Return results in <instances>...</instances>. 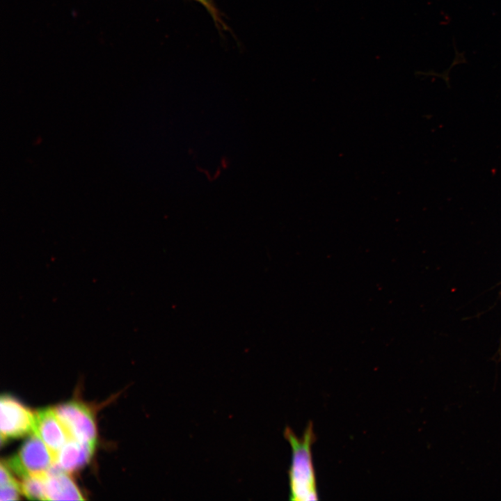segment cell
Instances as JSON below:
<instances>
[{
  "label": "cell",
  "mask_w": 501,
  "mask_h": 501,
  "mask_svg": "<svg viewBox=\"0 0 501 501\" xmlns=\"http://www.w3.org/2000/svg\"><path fill=\"white\" fill-rule=\"evenodd\" d=\"M47 500H83L82 494L69 475L56 463L45 478Z\"/></svg>",
  "instance_id": "8992f818"
},
{
  "label": "cell",
  "mask_w": 501,
  "mask_h": 501,
  "mask_svg": "<svg viewBox=\"0 0 501 501\" xmlns=\"http://www.w3.org/2000/svg\"><path fill=\"white\" fill-rule=\"evenodd\" d=\"M45 478L35 476L22 478L21 493L30 500H47Z\"/></svg>",
  "instance_id": "ba28073f"
},
{
  "label": "cell",
  "mask_w": 501,
  "mask_h": 501,
  "mask_svg": "<svg viewBox=\"0 0 501 501\" xmlns=\"http://www.w3.org/2000/svg\"><path fill=\"white\" fill-rule=\"evenodd\" d=\"M196 1L200 3L207 10V11L211 14V15L213 17L215 22H217L218 24H222L218 11L216 8V7L212 0H196Z\"/></svg>",
  "instance_id": "30bf717a"
},
{
  "label": "cell",
  "mask_w": 501,
  "mask_h": 501,
  "mask_svg": "<svg viewBox=\"0 0 501 501\" xmlns=\"http://www.w3.org/2000/svg\"><path fill=\"white\" fill-rule=\"evenodd\" d=\"M0 484L1 486L16 480L11 475L8 468L3 462L0 468Z\"/></svg>",
  "instance_id": "8fae6325"
},
{
  "label": "cell",
  "mask_w": 501,
  "mask_h": 501,
  "mask_svg": "<svg viewBox=\"0 0 501 501\" xmlns=\"http://www.w3.org/2000/svg\"><path fill=\"white\" fill-rule=\"evenodd\" d=\"M56 463L45 443L33 433L19 452L9 460L8 465L17 475L24 478L45 477Z\"/></svg>",
  "instance_id": "7a4b0ae2"
},
{
  "label": "cell",
  "mask_w": 501,
  "mask_h": 501,
  "mask_svg": "<svg viewBox=\"0 0 501 501\" xmlns=\"http://www.w3.org/2000/svg\"><path fill=\"white\" fill-rule=\"evenodd\" d=\"M284 436L289 443L292 451L289 470V500H318L312 455V445L316 439L312 423L308 424L301 438H298L289 427L285 429Z\"/></svg>",
  "instance_id": "6da1fadb"
},
{
  "label": "cell",
  "mask_w": 501,
  "mask_h": 501,
  "mask_svg": "<svg viewBox=\"0 0 501 501\" xmlns=\"http://www.w3.org/2000/svg\"><path fill=\"white\" fill-rule=\"evenodd\" d=\"M21 493L20 483L17 480L1 486L0 500L9 501L19 500Z\"/></svg>",
  "instance_id": "9c48e42d"
},
{
  "label": "cell",
  "mask_w": 501,
  "mask_h": 501,
  "mask_svg": "<svg viewBox=\"0 0 501 501\" xmlns=\"http://www.w3.org/2000/svg\"><path fill=\"white\" fill-rule=\"evenodd\" d=\"M95 443L69 439L61 449L56 464L66 472L75 471L88 462Z\"/></svg>",
  "instance_id": "52a82bcc"
},
{
  "label": "cell",
  "mask_w": 501,
  "mask_h": 501,
  "mask_svg": "<svg viewBox=\"0 0 501 501\" xmlns=\"http://www.w3.org/2000/svg\"><path fill=\"white\" fill-rule=\"evenodd\" d=\"M54 410L70 439L95 443L97 430L93 416L84 404L77 401L62 404Z\"/></svg>",
  "instance_id": "3957f363"
},
{
  "label": "cell",
  "mask_w": 501,
  "mask_h": 501,
  "mask_svg": "<svg viewBox=\"0 0 501 501\" xmlns=\"http://www.w3.org/2000/svg\"><path fill=\"white\" fill-rule=\"evenodd\" d=\"M1 440L33 432L35 413L14 398L3 395L0 400Z\"/></svg>",
  "instance_id": "277c9868"
},
{
  "label": "cell",
  "mask_w": 501,
  "mask_h": 501,
  "mask_svg": "<svg viewBox=\"0 0 501 501\" xmlns=\"http://www.w3.org/2000/svg\"><path fill=\"white\" fill-rule=\"evenodd\" d=\"M39 436L51 452L56 463L58 454L70 439L54 408H45L35 413L33 432Z\"/></svg>",
  "instance_id": "5b68a950"
}]
</instances>
